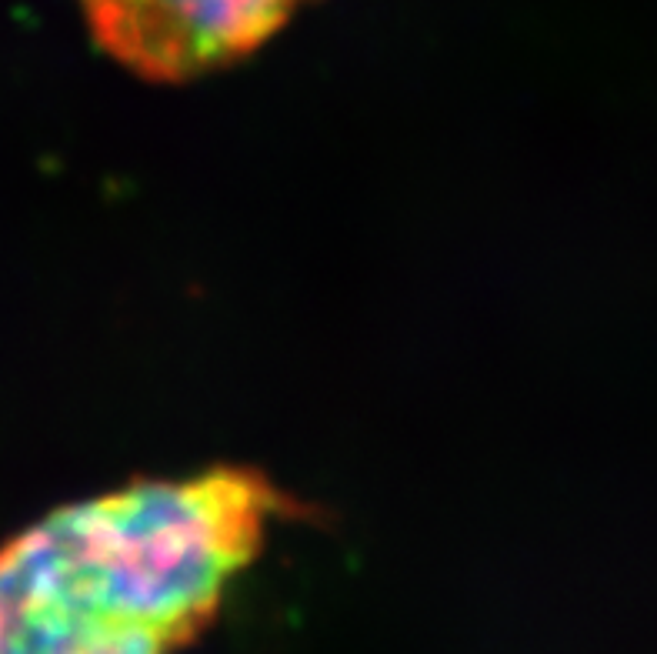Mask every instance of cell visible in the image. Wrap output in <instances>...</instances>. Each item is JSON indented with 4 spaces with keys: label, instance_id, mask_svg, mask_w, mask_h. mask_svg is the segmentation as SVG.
<instances>
[{
    "label": "cell",
    "instance_id": "obj_2",
    "mask_svg": "<svg viewBox=\"0 0 657 654\" xmlns=\"http://www.w3.org/2000/svg\"><path fill=\"white\" fill-rule=\"evenodd\" d=\"M311 0H77L97 47L144 81L181 84L264 47Z\"/></svg>",
    "mask_w": 657,
    "mask_h": 654
},
{
    "label": "cell",
    "instance_id": "obj_1",
    "mask_svg": "<svg viewBox=\"0 0 657 654\" xmlns=\"http://www.w3.org/2000/svg\"><path fill=\"white\" fill-rule=\"evenodd\" d=\"M294 504L254 468L137 481L0 544V654H177Z\"/></svg>",
    "mask_w": 657,
    "mask_h": 654
}]
</instances>
